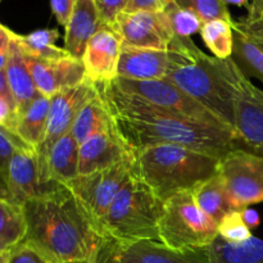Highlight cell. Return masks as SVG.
I'll return each instance as SVG.
<instances>
[{"instance_id":"b9f144b4","label":"cell","mask_w":263,"mask_h":263,"mask_svg":"<svg viewBox=\"0 0 263 263\" xmlns=\"http://www.w3.org/2000/svg\"><path fill=\"white\" fill-rule=\"evenodd\" d=\"M241 215H243L244 222L247 223L249 229H256L258 228L259 222H261V218H259V215L257 213V211L251 210V208H244L241 210Z\"/></svg>"},{"instance_id":"3957f363","label":"cell","mask_w":263,"mask_h":263,"mask_svg":"<svg viewBox=\"0 0 263 263\" xmlns=\"http://www.w3.org/2000/svg\"><path fill=\"white\" fill-rule=\"evenodd\" d=\"M171 48L179 53V59L164 80L207 108L234 134L235 91L230 58L218 59L203 53L190 37H175Z\"/></svg>"},{"instance_id":"5b68a950","label":"cell","mask_w":263,"mask_h":263,"mask_svg":"<svg viewBox=\"0 0 263 263\" xmlns=\"http://www.w3.org/2000/svg\"><path fill=\"white\" fill-rule=\"evenodd\" d=\"M163 205V200L134 175L108 210L104 222L105 238L115 239L118 243L143 240L161 243L159 221Z\"/></svg>"},{"instance_id":"d6a6232c","label":"cell","mask_w":263,"mask_h":263,"mask_svg":"<svg viewBox=\"0 0 263 263\" xmlns=\"http://www.w3.org/2000/svg\"><path fill=\"white\" fill-rule=\"evenodd\" d=\"M7 263H58L31 241L23 239L7 253Z\"/></svg>"},{"instance_id":"8d00e7d4","label":"cell","mask_w":263,"mask_h":263,"mask_svg":"<svg viewBox=\"0 0 263 263\" xmlns=\"http://www.w3.org/2000/svg\"><path fill=\"white\" fill-rule=\"evenodd\" d=\"M15 121H17V105L14 100L0 97V128H7L13 133Z\"/></svg>"},{"instance_id":"e575fe53","label":"cell","mask_w":263,"mask_h":263,"mask_svg":"<svg viewBox=\"0 0 263 263\" xmlns=\"http://www.w3.org/2000/svg\"><path fill=\"white\" fill-rule=\"evenodd\" d=\"M103 25L113 26L118 15L125 12L130 0H94Z\"/></svg>"},{"instance_id":"d590c367","label":"cell","mask_w":263,"mask_h":263,"mask_svg":"<svg viewBox=\"0 0 263 263\" xmlns=\"http://www.w3.org/2000/svg\"><path fill=\"white\" fill-rule=\"evenodd\" d=\"M94 263H126L121 258L120 247L115 239L105 238L100 244Z\"/></svg>"},{"instance_id":"7dc6e473","label":"cell","mask_w":263,"mask_h":263,"mask_svg":"<svg viewBox=\"0 0 263 263\" xmlns=\"http://www.w3.org/2000/svg\"><path fill=\"white\" fill-rule=\"evenodd\" d=\"M8 63V50L0 53V71H5Z\"/></svg>"},{"instance_id":"74e56055","label":"cell","mask_w":263,"mask_h":263,"mask_svg":"<svg viewBox=\"0 0 263 263\" xmlns=\"http://www.w3.org/2000/svg\"><path fill=\"white\" fill-rule=\"evenodd\" d=\"M174 0H130L125 12H163Z\"/></svg>"},{"instance_id":"7a4b0ae2","label":"cell","mask_w":263,"mask_h":263,"mask_svg":"<svg viewBox=\"0 0 263 263\" xmlns=\"http://www.w3.org/2000/svg\"><path fill=\"white\" fill-rule=\"evenodd\" d=\"M31 241L58 263L94 261L103 238L67 185L50 182L39 197L23 204Z\"/></svg>"},{"instance_id":"ee69618b","label":"cell","mask_w":263,"mask_h":263,"mask_svg":"<svg viewBox=\"0 0 263 263\" xmlns=\"http://www.w3.org/2000/svg\"><path fill=\"white\" fill-rule=\"evenodd\" d=\"M0 97H5V98H9V99H13L12 94H10L9 85H8L5 71H0Z\"/></svg>"},{"instance_id":"7bdbcfd3","label":"cell","mask_w":263,"mask_h":263,"mask_svg":"<svg viewBox=\"0 0 263 263\" xmlns=\"http://www.w3.org/2000/svg\"><path fill=\"white\" fill-rule=\"evenodd\" d=\"M13 33L14 32L10 31L9 28L0 25V53L8 50V48H9L10 45V41H12Z\"/></svg>"},{"instance_id":"5bb4252c","label":"cell","mask_w":263,"mask_h":263,"mask_svg":"<svg viewBox=\"0 0 263 263\" xmlns=\"http://www.w3.org/2000/svg\"><path fill=\"white\" fill-rule=\"evenodd\" d=\"M122 48V37L115 26L103 25L90 39L81 61L86 79L94 84L110 82L118 76V61Z\"/></svg>"},{"instance_id":"f907efd6","label":"cell","mask_w":263,"mask_h":263,"mask_svg":"<svg viewBox=\"0 0 263 263\" xmlns=\"http://www.w3.org/2000/svg\"><path fill=\"white\" fill-rule=\"evenodd\" d=\"M76 263H94V262L90 261V262H76Z\"/></svg>"},{"instance_id":"681fc988","label":"cell","mask_w":263,"mask_h":263,"mask_svg":"<svg viewBox=\"0 0 263 263\" xmlns=\"http://www.w3.org/2000/svg\"><path fill=\"white\" fill-rule=\"evenodd\" d=\"M0 263H7V253H0Z\"/></svg>"},{"instance_id":"7c38bea8","label":"cell","mask_w":263,"mask_h":263,"mask_svg":"<svg viewBox=\"0 0 263 263\" xmlns=\"http://www.w3.org/2000/svg\"><path fill=\"white\" fill-rule=\"evenodd\" d=\"M113 26L122 37V45L131 48L168 50L175 40L164 12H122Z\"/></svg>"},{"instance_id":"4316f807","label":"cell","mask_w":263,"mask_h":263,"mask_svg":"<svg viewBox=\"0 0 263 263\" xmlns=\"http://www.w3.org/2000/svg\"><path fill=\"white\" fill-rule=\"evenodd\" d=\"M58 39L59 32L55 28L37 30L28 35L15 33V40L22 48L23 53L39 59H61L71 57L66 49L55 45Z\"/></svg>"},{"instance_id":"f6af8a7d","label":"cell","mask_w":263,"mask_h":263,"mask_svg":"<svg viewBox=\"0 0 263 263\" xmlns=\"http://www.w3.org/2000/svg\"><path fill=\"white\" fill-rule=\"evenodd\" d=\"M0 197L8 198L7 181H5V174H2V172H0Z\"/></svg>"},{"instance_id":"6da1fadb","label":"cell","mask_w":263,"mask_h":263,"mask_svg":"<svg viewBox=\"0 0 263 263\" xmlns=\"http://www.w3.org/2000/svg\"><path fill=\"white\" fill-rule=\"evenodd\" d=\"M95 86L109 110L116 133L131 153L148 146L175 144L223 157L241 148L230 131L159 109L146 100L121 91L110 82Z\"/></svg>"},{"instance_id":"ac0fdd59","label":"cell","mask_w":263,"mask_h":263,"mask_svg":"<svg viewBox=\"0 0 263 263\" xmlns=\"http://www.w3.org/2000/svg\"><path fill=\"white\" fill-rule=\"evenodd\" d=\"M118 247L126 263H211L207 248L175 251L152 240L118 243Z\"/></svg>"},{"instance_id":"ba28073f","label":"cell","mask_w":263,"mask_h":263,"mask_svg":"<svg viewBox=\"0 0 263 263\" xmlns=\"http://www.w3.org/2000/svg\"><path fill=\"white\" fill-rule=\"evenodd\" d=\"M110 84L126 94L146 100L159 109H163L185 120L230 131L207 108L203 107L200 103L167 80L135 81V80L116 77L113 81H110Z\"/></svg>"},{"instance_id":"7402d4cb","label":"cell","mask_w":263,"mask_h":263,"mask_svg":"<svg viewBox=\"0 0 263 263\" xmlns=\"http://www.w3.org/2000/svg\"><path fill=\"white\" fill-rule=\"evenodd\" d=\"M193 195L198 207L217 225L228 213L239 211L220 174L195 187Z\"/></svg>"},{"instance_id":"1f68e13d","label":"cell","mask_w":263,"mask_h":263,"mask_svg":"<svg viewBox=\"0 0 263 263\" xmlns=\"http://www.w3.org/2000/svg\"><path fill=\"white\" fill-rule=\"evenodd\" d=\"M218 235L229 243H243L252 236V230L244 222L241 211L228 213L218 223Z\"/></svg>"},{"instance_id":"836d02e7","label":"cell","mask_w":263,"mask_h":263,"mask_svg":"<svg viewBox=\"0 0 263 263\" xmlns=\"http://www.w3.org/2000/svg\"><path fill=\"white\" fill-rule=\"evenodd\" d=\"M18 148H31V146L23 143L12 131L0 128V172L2 174H7L10 158Z\"/></svg>"},{"instance_id":"bcb514c9","label":"cell","mask_w":263,"mask_h":263,"mask_svg":"<svg viewBox=\"0 0 263 263\" xmlns=\"http://www.w3.org/2000/svg\"><path fill=\"white\" fill-rule=\"evenodd\" d=\"M226 5L228 4H233L236 5V7H247L249 8V2L248 0H223Z\"/></svg>"},{"instance_id":"f35d334b","label":"cell","mask_w":263,"mask_h":263,"mask_svg":"<svg viewBox=\"0 0 263 263\" xmlns=\"http://www.w3.org/2000/svg\"><path fill=\"white\" fill-rule=\"evenodd\" d=\"M76 0H50L51 12L55 15L57 22L66 27L73 12Z\"/></svg>"},{"instance_id":"52a82bcc","label":"cell","mask_w":263,"mask_h":263,"mask_svg":"<svg viewBox=\"0 0 263 263\" xmlns=\"http://www.w3.org/2000/svg\"><path fill=\"white\" fill-rule=\"evenodd\" d=\"M134 177V157L108 168L79 175L67 186L73 192L89 216L97 233L105 238L104 222L109 207L118 193Z\"/></svg>"},{"instance_id":"e0dca14e","label":"cell","mask_w":263,"mask_h":263,"mask_svg":"<svg viewBox=\"0 0 263 263\" xmlns=\"http://www.w3.org/2000/svg\"><path fill=\"white\" fill-rule=\"evenodd\" d=\"M8 199L23 205L30 199L43 194L40 184L37 157L31 148H18L10 158L7 174Z\"/></svg>"},{"instance_id":"d6986e66","label":"cell","mask_w":263,"mask_h":263,"mask_svg":"<svg viewBox=\"0 0 263 263\" xmlns=\"http://www.w3.org/2000/svg\"><path fill=\"white\" fill-rule=\"evenodd\" d=\"M103 22L94 0H76L71 18L64 28V49L81 59L90 39L102 28Z\"/></svg>"},{"instance_id":"ffe728a7","label":"cell","mask_w":263,"mask_h":263,"mask_svg":"<svg viewBox=\"0 0 263 263\" xmlns=\"http://www.w3.org/2000/svg\"><path fill=\"white\" fill-rule=\"evenodd\" d=\"M8 85L10 94L17 105V116L30 105L33 99L40 95L36 89L31 72L25 59V53L15 40V32L13 33L12 41L8 48V63L5 67Z\"/></svg>"},{"instance_id":"484cf974","label":"cell","mask_w":263,"mask_h":263,"mask_svg":"<svg viewBox=\"0 0 263 263\" xmlns=\"http://www.w3.org/2000/svg\"><path fill=\"white\" fill-rule=\"evenodd\" d=\"M23 205L15 204L8 198L0 197V253H8L26 238Z\"/></svg>"},{"instance_id":"8992f818","label":"cell","mask_w":263,"mask_h":263,"mask_svg":"<svg viewBox=\"0 0 263 263\" xmlns=\"http://www.w3.org/2000/svg\"><path fill=\"white\" fill-rule=\"evenodd\" d=\"M218 236V225L194 199L193 192H181L164 200L159 221V240L175 251L207 248Z\"/></svg>"},{"instance_id":"83f0119b","label":"cell","mask_w":263,"mask_h":263,"mask_svg":"<svg viewBox=\"0 0 263 263\" xmlns=\"http://www.w3.org/2000/svg\"><path fill=\"white\" fill-rule=\"evenodd\" d=\"M234 23L225 20H211L203 23L200 36L213 57L229 59L234 53Z\"/></svg>"},{"instance_id":"2e32d148","label":"cell","mask_w":263,"mask_h":263,"mask_svg":"<svg viewBox=\"0 0 263 263\" xmlns=\"http://www.w3.org/2000/svg\"><path fill=\"white\" fill-rule=\"evenodd\" d=\"M131 157H134L133 153L122 143L112 122L80 145L79 174H92L115 166Z\"/></svg>"},{"instance_id":"f1b7e54d","label":"cell","mask_w":263,"mask_h":263,"mask_svg":"<svg viewBox=\"0 0 263 263\" xmlns=\"http://www.w3.org/2000/svg\"><path fill=\"white\" fill-rule=\"evenodd\" d=\"M233 58L244 73L252 74L263 82V50L236 30H234Z\"/></svg>"},{"instance_id":"30bf717a","label":"cell","mask_w":263,"mask_h":263,"mask_svg":"<svg viewBox=\"0 0 263 263\" xmlns=\"http://www.w3.org/2000/svg\"><path fill=\"white\" fill-rule=\"evenodd\" d=\"M235 91L234 134L241 146L263 154V90L249 81L235 59H230Z\"/></svg>"},{"instance_id":"4dcf8cb0","label":"cell","mask_w":263,"mask_h":263,"mask_svg":"<svg viewBox=\"0 0 263 263\" xmlns=\"http://www.w3.org/2000/svg\"><path fill=\"white\" fill-rule=\"evenodd\" d=\"M174 2L179 7L197 13L203 22L211 20H225L234 23L228 5L223 3V0H174Z\"/></svg>"},{"instance_id":"60d3db41","label":"cell","mask_w":263,"mask_h":263,"mask_svg":"<svg viewBox=\"0 0 263 263\" xmlns=\"http://www.w3.org/2000/svg\"><path fill=\"white\" fill-rule=\"evenodd\" d=\"M244 20L257 21L263 20V0H252L249 3L248 15Z\"/></svg>"},{"instance_id":"9a60e30c","label":"cell","mask_w":263,"mask_h":263,"mask_svg":"<svg viewBox=\"0 0 263 263\" xmlns=\"http://www.w3.org/2000/svg\"><path fill=\"white\" fill-rule=\"evenodd\" d=\"M177 59L179 53L172 48L168 50H154L122 45L117 77L135 81L164 80Z\"/></svg>"},{"instance_id":"d4e9b609","label":"cell","mask_w":263,"mask_h":263,"mask_svg":"<svg viewBox=\"0 0 263 263\" xmlns=\"http://www.w3.org/2000/svg\"><path fill=\"white\" fill-rule=\"evenodd\" d=\"M110 123H112V117L109 110L98 92L97 97L90 99L76 116L71 134L79 145H81L90 136L99 130L108 127Z\"/></svg>"},{"instance_id":"cb8c5ba5","label":"cell","mask_w":263,"mask_h":263,"mask_svg":"<svg viewBox=\"0 0 263 263\" xmlns=\"http://www.w3.org/2000/svg\"><path fill=\"white\" fill-rule=\"evenodd\" d=\"M207 252L211 263H263V240L256 236L243 243H229L218 235Z\"/></svg>"},{"instance_id":"c3c4849f","label":"cell","mask_w":263,"mask_h":263,"mask_svg":"<svg viewBox=\"0 0 263 263\" xmlns=\"http://www.w3.org/2000/svg\"><path fill=\"white\" fill-rule=\"evenodd\" d=\"M249 39V37H248ZM252 41H253L254 44H256L257 46H258L259 49H261V50H263V40H254V39H251Z\"/></svg>"},{"instance_id":"f546056e","label":"cell","mask_w":263,"mask_h":263,"mask_svg":"<svg viewBox=\"0 0 263 263\" xmlns=\"http://www.w3.org/2000/svg\"><path fill=\"white\" fill-rule=\"evenodd\" d=\"M163 12L168 18L175 37H190L194 33L200 32V28L204 23L197 13L179 7L175 2H172Z\"/></svg>"},{"instance_id":"8fae6325","label":"cell","mask_w":263,"mask_h":263,"mask_svg":"<svg viewBox=\"0 0 263 263\" xmlns=\"http://www.w3.org/2000/svg\"><path fill=\"white\" fill-rule=\"evenodd\" d=\"M218 174L239 211L263 202V154L234 149L221 158Z\"/></svg>"},{"instance_id":"ab89813d","label":"cell","mask_w":263,"mask_h":263,"mask_svg":"<svg viewBox=\"0 0 263 263\" xmlns=\"http://www.w3.org/2000/svg\"><path fill=\"white\" fill-rule=\"evenodd\" d=\"M234 30L239 31L243 33L244 36L249 39H254V40H263V20L257 21H239L235 22L234 21L233 25Z\"/></svg>"},{"instance_id":"44dd1931","label":"cell","mask_w":263,"mask_h":263,"mask_svg":"<svg viewBox=\"0 0 263 263\" xmlns=\"http://www.w3.org/2000/svg\"><path fill=\"white\" fill-rule=\"evenodd\" d=\"M49 109L50 98L40 94L17 116L13 133L35 152L37 151L45 136Z\"/></svg>"},{"instance_id":"603a6c76","label":"cell","mask_w":263,"mask_h":263,"mask_svg":"<svg viewBox=\"0 0 263 263\" xmlns=\"http://www.w3.org/2000/svg\"><path fill=\"white\" fill-rule=\"evenodd\" d=\"M79 143L71 133L54 144L48 158L49 182L67 185L79 176Z\"/></svg>"},{"instance_id":"4fadbf2b","label":"cell","mask_w":263,"mask_h":263,"mask_svg":"<svg viewBox=\"0 0 263 263\" xmlns=\"http://www.w3.org/2000/svg\"><path fill=\"white\" fill-rule=\"evenodd\" d=\"M36 89L44 97L51 98L63 90L74 87L86 80L81 59L66 57L61 59H39L25 54Z\"/></svg>"},{"instance_id":"9c48e42d","label":"cell","mask_w":263,"mask_h":263,"mask_svg":"<svg viewBox=\"0 0 263 263\" xmlns=\"http://www.w3.org/2000/svg\"><path fill=\"white\" fill-rule=\"evenodd\" d=\"M97 95L98 89L95 84L86 79L82 84L63 90L50 98V109H49L45 136L36 151L43 193L50 184L48 180V158L51 148L59 139L71 133L76 116L79 115L82 107Z\"/></svg>"},{"instance_id":"277c9868","label":"cell","mask_w":263,"mask_h":263,"mask_svg":"<svg viewBox=\"0 0 263 263\" xmlns=\"http://www.w3.org/2000/svg\"><path fill=\"white\" fill-rule=\"evenodd\" d=\"M133 156L134 175L163 202L218 175L222 158L175 144L148 146Z\"/></svg>"}]
</instances>
